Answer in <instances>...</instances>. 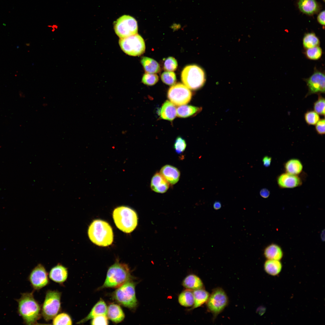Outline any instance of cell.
I'll return each mask as SVG.
<instances>
[{
  "label": "cell",
  "instance_id": "6da1fadb",
  "mask_svg": "<svg viewBox=\"0 0 325 325\" xmlns=\"http://www.w3.org/2000/svg\"><path fill=\"white\" fill-rule=\"evenodd\" d=\"M20 297L16 299L18 304L17 312L26 325L38 324L37 320L41 317V308L35 299L33 292L21 293Z\"/></svg>",
  "mask_w": 325,
  "mask_h": 325
},
{
  "label": "cell",
  "instance_id": "7a4b0ae2",
  "mask_svg": "<svg viewBox=\"0 0 325 325\" xmlns=\"http://www.w3.org/2000/svg\"><path fill=\"white\" fill-rule=\"evenodd\" d=\"M88 235L91 241L101 246H107L112 243L113 235L112 228L107 222L99 219L94 220L89 226Z\"/></svg>",
  "mask_w": 325,
  "mask_h": 325
},
{
  "label": "cell",
  "instance_id": "3957f363",
  "mask_svg": "<svg viewBox=\"0 0 325 325\" xmlns=\"http://www.w3.org/2000/svg\"><path fill=\"white\" fill-rule=\"evenodd\" d=\"M132 279L128 266L117 261L109 268L104 283L100 288H117Z\"/></svg>",
  "mask_w": 325,
  "mask_h": 325
},
{
  "label": "cell",
  "instance_id": "277c9868",
  "mask_svg": "<svg viewBox=\"0 0 325 325\" xmlns=\"http://www.w3.org/2000/svg\"><path fill=\"white\" fill-rule=\"evenodd\" d=\"M113 216L116 226L125 233L131 232L138 224L136 213L128 207L122 206L117 207L113 211Z\"/></svg>",
  "mask_w": 325,
  "mask_h": 325
},
{
  "label": "cell",
  "instance_id": "5b68a950",
  "mask_svg": "<svg viewBox=\"0 0 325 325\" xmlns=\"http://www.w3.org/2000/svg\"><path fill=\"white\" fill-rule=\"evenodd\" d=\"M135 286V283L132 280L127 281L117 287L113 292V298L123 306L130 309H135L138 305Z\"/></svg>",
  "mask_w": 325,
  "mask_h": 325
},
{
  "label": "cell",
  "instance_id": "8992f818",
  "mask_svg": "<svg viewBox=\"0 0 325 325\" xmlns=\"http://www.w3.org/2000/svg\"><path fill=\"white\" fill-rule=\"evenodd\" d=\"M181 79L185 85L189 89L194 90L201 88L206 81L204 71L195 65L186 66L182 71Z\"/></svg>",
  "mask_w": 325,
  "mask_h": 325
},
{
  "label": "cell",
  "instance_id": "52a82bcc",
  "mask_svg": "<svg viewBox=\"0 0 325 325\" xmlns=\"http://www.w3.org/2000/svg\"><path fill=\"white\" fill-rule=\"evenodd\" d=\"M61 293L56 290H48L42 308L41 314L45 320L53 319L61 309Z\"/></svg>",
  "mask_w": 325,
  "mask_h": 325
},
{
  "label": "cell",
  "instance_id": "ba28073f",
  "mask_svg": "<svg viewBox=\"0 0 325 325\" xmlns=\"http://www.w3.org/2000/svg\"><path fill=\"white\" fill-rule=\"evenodd\" d=\"M119 44L122 50L130 56H136L143 54L145 50V45L142 37L136 34L125 38H120Z\"/></svg>",
  "mask_w": 325,
  "mask_h": 325
},
{
  "label": "cell",
  "instance_id": "9c48e42d",
  "mask_svg": "<svg viewBox=\"0 0 325 325\" xmlns=\"http://www.w3.org/2000/svg\"><path fill=\"white\" fill-rule=\"evenodd\" d=\"M114 28L115 33L120 38L136 34L138 31L137 21L128 15H124L119 18L114 23Z\"/></svg>",
  "mask_w": 325,
  "mask_h": 325
},
{
  "label": "cell",
  "instance_id": "30bf717a",
  "mask_svg": "<svg viewBox=\"0 0 325 325\" xmlns=\"http://www.w3.org/2000/svg\"><path fill=\"white\" fill-rule=\"evenodd\" d=\"M228 302V298L224 291L221 288H217L214 289L209 295L207 305L215 318L224 310Z\"/></svg>",
  "mask_w": 325,
  "mask_h": 325
},
{
  "label": "cell",
  "instance_id": "8fae6325",
  "mask_svg": "<svg viewBox=\"0 0 325 325\" xmlns=\"http://www.w3.org/2000/svg\"><path fill=\"white\" fill-rule=\"evenodd\" d=\"M192 96L191 91L184 84L178 83L173 85L168 90L167 97L175 105L181 106L188 103Z\"/></svg>",
  "mask_w": 325,
  "mask_h": 325
},
{
  "label": "cell",
  "instance_id": "7c38bea8",
  "mask_svg": "<svg viewBox=\"0 0 325 325\" xmlns=\"http://www.w3.org/2000/svg\"><path fill=\"white\" fill-rule=\"evenodd\" d=\"M28 280L34 290H39L46 286L49 283L48 274L44 267L39 264L31 271Z\"/></svg>",
  "mask_w": 325,
  "mask_h": 325
},
{
  "label": "cell",
  "instance_id": "4fadbf2b",
  "mask_svg": "<svg viewBox=\"0 0 325 325\" xmlns=\"http://www.w3.org/2000/svg\"><path fill=\"white\" fill-rule=\"evenodd\" d=\"M308 88L306 96L312 94L325 93V74L319 71H315L309 78L305 79Z\"/></svg>",
  "mask_w": 325,
  "mask_h": 325
},
{
  "label": "cell",
  "instance_id": "5bb4252c",
  "mask_svg": "<svg viewBox=\"0 0 325 325\" xmlns=\"http://www.w3.org/2000/svg\"><path fill=\"white\" fill-rule=\"evenodd\" d=\"M277 185L281 188H293L301 186L303 182L298 175L285 172L278 176L277 178Z\"/></svg>",
  "mask_w": 325,
  "mask_h": 325
},
{
  "label": "cell",
  "instance_id": "9a60e30c",
  "mask_svg": "<svg viewBox=\"0 0 325 325\" xmlns=\"http://www.w3.org/2000/svg\"><path fill=\"white\" fill-rule=\"evenodd\" d=\"M160 172L169 184H174L179 180L180 172L173 166L169 165L164 166L160 169Z\"/></svg>",
  "mask_w": 325,
  "mask_h": 325
},
{
  "label": "cell",
  "instance_id": "2e32d148",
  "mask_svg": "<svg viewBox=\"0 0 325 325\" xmlns=\"http://www.w3.org/2000/svg\"><path fill=\"white\" fill-rule=\"evenodd\" d=\"M169 183L160 173H156L152 177L150 184L152 190L155 192L163 193L169 187Z\"/></svg>",
  "mask_w": 325,
  "mask_h": 325
},
{
  "label": "cell",
  "instance_id": "e0dca14e",
  "mask_svg": "<svg viewBox=\"0 0 325 325\" xmlns=\"http://www.w3.org/2000/svg\"><path fill=\"white\" fill-rule=\"evenodd\" d=\"M107 307L105 302L101 299L93 307L88 314L77 323H84L90 319L101 315H106Z\"/></svg>",
  "mask_w": 325,
  "mask_h": 325
},
{
  "label": "cell",
  "instance_id": "ac0fdd59",
  "mask_svg": "<svg viewBox=\"0 0 325 325\" xmlns=\"http://www.w3.org/2000/svg\"><path fill=\"white\" fill-rule=\"evenodd\" d=\"M68 277L67 268L60 264L53 267L49 273L50 278L54 281L62 283L67 279Z\"/></svg>",
  "mask_w": 325,
  "mask_h": 325
},
{
  "label": "cell",
  "instance_id": "d6986e66",
  "mask_svg": "<svg viewBox=\"0 0 325 325\" xmlns=\"http://www.w3.org/2000/svg\"><path fill=\"white\" fill-rule=\"evenodd\" d=\"M298 8L303 13L308 15H313L320 9V6L316 0H299Z\"/></svg>",
  "mask_w": 325,
  "mask_h": 325
},
{
  "label": "cell",
  "instance_id": "ffe728a7",
  "mask_svg": "<svg viewBox=\"0 0 325 325\" xmlns=\"http://www.w3.org/2000/svg\"><path fill=\"white\" fill-rule=\"evenodd\" d=\"M106 315L108 318L116 323L122 321L125 317L120 306L114 303L110 304L107 307Z\"/></svg>",
  "mask_w": 325,
  "mask_h": 325
},
{
  "label": "cell",
  "instance_id": "44dd1931",
  "mask_svg": "<svg viewBox=\"0 0 325 325\" xmlns=\"http://www.w3.org/2000/svg\"><path fill=\"white\" fill-rule=\"evenodd\" d=\"M159 116L162 119L172 121L177 116V109L175 105L171 101H166L161 107Z\"/></svg>",
  "mask_w": 325,
  "mask_h": 325
},
{
  "label": "cell",
  "instance_id": "7402d4cb",
  "mask_svg": "<svg viewBox=\"0 0 325 325\" xmlns=\"http://www.w3.org/2000/svg\"><path fill=\"white\" fill-rule=\"evenodd\" d=\"M284 168L285 172L299 175L303 170V165L299 159L292 158L289 159L284 163Z\"/></svg>",
  "mask_w": 325,
  "mask_h": 325
},
{
  "label": "cell",
  "instance_id": "603a6c76",
  "mask_svg": "<svg viewBox=\"0 0 325 325\" xmlns=\"http://www.w3.org/2000/svg\"><path fill=\"white\" fill-rule=\"evenodd\" d=\"M182 284L185 288L192 290L203 288V286L201 279L193 274L187 276L183 280Z\"/></svg>",
  "mask_w": 325,
  "mask_h": 325
},
{
  "label": "cell",
  "instance_id": "cb8c5ba5",
  "mask_svg": "<svg viewBox=\"0 0 325 325\" xmlns=\"http://www.w3.org/2000/svg\"><path fill=\"white\" fill-rule=\"evenodd\" d=\"M264 255L267 259L280 260L283 257V252L281 248L279 246L272 244L265 248Z\"/></svg>",
  "mask_w": 325,
  "mask_h": 325
},
{
  "label": "cell",
  "instance_id": "d4e9b609",
  "mask_svg": "<svg viewBox=\"0 0 325 325\" xmlns=\"http://www.w3.org/2000/svg\"><path fill=\"white\" fill-rule=\"evenodd\" d=\"M141 63L146 73H156L161 71L159 64L152 58L147 57H143L141 60Z\"/></svg>",
  "mask_w": 325,
  "mask_h": 325
},
{
  "label": "cell",
  "instance_id": "484cf974",
  "mask_svg": "<svg viewBox=\"0 0 325 325\" xmlns=\"http://www.w3.org/2000/svg\"><path fill=\"white\" fill-rule=\"evenodd\" d=\"M202 110L200 107L191 105H183L177 109V116L180 118H186L195 115Z\"/></svg>",
  "mask_w": 325,
  "mask_h": 325
},
{
  "label": "cell",
  "instance_id": "4316f807",
  "mask_svg": "<svg viewBox=\"0 0 325 325\" xmlns=\"http://www.w3.org/2000/svg\"><path fill=\"white\" fill-rule=\"evenodd\" d=\"M265 271L268 274L272 276H276L281 272L282 265L280 260L267 259L264 265Z\"/></svg>",
  "mask_w": 325,
  "mask_h": 325
},
{
  "label": "cell",
  "instance_id": "83f0119b",
  "mask_svg": "<svg viewBox=\"0 0 325 325\" xmlns=\"http://www.w3.org/2000/svg\"><path fill=\"white\" fill-rule=\"evenodd\" d=\"M194 302L193 308L200 307L207 302L209 297V293L203 288L193 290Z\"/></svg>",
  "mask_w": 325,
  "mask_h": 325
},
{
  "label": "cell",
  "instance_id": "f1b7e54d",
  "mask_svg": "<svg viewBox=\"0 0 325 325\" xmlns=\"http://www.w3.org/2000/svg\"><path fill=\"white\" fill-rule=\"evenodd\" d=\"M178 301L181 305L185 307L193 306L194 302L193 290L187 289L179 295Z\"/></svg>",
  "mask_w": 325,
  "mask_h": 325
},
{
  "label": "cell",
  "instance_id": "f546056e",
  "mask_svg": "<svg viewBox=\"0 0 325 325\" xmlns=\"http://www.w3.org/2000/svg\"><path fill=\"white\" fill-rule=\"evenodd\" d=\"M302 44L304 48L306 49L319 46L320 41L314 33L309 32L304 35L303 38Z\"/></svg>",
  "mask_w": 325,
  "mask_h": 325
},
{
  "label": "cell",
  "instance_id": "4dcf8cb0",
  "mask_svg": "<svg viewBox=\"0 0 325 325\" xmlns=\"http://www.w3.org/2000/svg\"><path fill=\"white\" fill-rule=\"evenodd\" d=\"M305 53L308 59L312 60H317L321 57L322 50L319 46H317L306 49Z\"/></svg>",
  "mask_w": 325,
  "mask_h": 325
},
{
  "label": "cell",
  "instance_id": "1f68e13d",
  "mask_svg": "<svg viewBox=\"0 0 325 325\" xmlns=\"http://www.w3.org/2000/svg\"><path fill=\"white\" fill-rule=\"evenodd\" d=\"M53 325H72V321L70 316L67 314L63 313L55 316L53 319Z\"/></svg>",
  "mask_w": 325,
  "mask_h": 325
},
{
  "label": "cell",
  "instance_id": "d6a6232c",
  "mask_svg": "<svg viewBox=\"0 0 325 325\" xmlns=\"http://www.w3.org/2000/svg\"><path fill=\"white\" fill-rule=\"evenodd\" d=\"M317 100L314 103V111L318 114L324 116H325V98L320 94H318Z\"/></svg>",
  "mask_w": 325,
  "mask_h": 325
},
{
  "label": "cell",
  "instance_id": "836d02e7",
  "mask_svg": "<svg viewBox=\"0 0 325 325\" xmlns=\"http://www.w3.org/2000/svg\"><path fill=\"white\" fill-rule=\"evenodd\" d=\"M161 79L165 84L169 85H173L176 81L175 74L173 72L166 71L161 74Z\"/></svg>",
  "mask_w": 325,
  "mask_h": 325
},
{
  "label": "cell",
  "instance_id": "e575fe53",
  "mask_svg": "<svg viewBox=\"0 0 325 325\" xmlns=\"http://www.w3.org/2000/svg\"><path fill=\"white\" fill-rule=\"evenodd\" d=\"M305 119L308 125H314L320 120L319 114L313 110L307 111L304 115Z\"/></svg>",
  "mask_w": 325,
  "mask_h": 325
},
{
  "label": "cell",
  "instance_id": "d590c367",
  "mask_svg": "<svg viewBox=\"0 0 325 325\" xmlns=\"http://www.w3.org/2000/svg\"><path fill=\"white\" fill-rule=\"evenodd\" d=\"M158 80L159 77L156 74L146 73L142 76V82L145 85L151 86L156 84Z\"/></svg>",
  "mask_w": 325,
  "mask_h": 325
},
{
  "label": "cell",
  "instance_id": "8d00e7d4",
  "mask_svg": "<svg viewBox=\"0 0 325 325\" xmlns=\"http://www.w3.org/2000/svg\"><path fill=\"white\" fill-rule=\"evenodd\" d=\"M178 62L173 57H169L167 58L164 63V69L166 71L173 72L177 68Z\"/></svg>",
  "mask_w": 325,
  "mask_h": 325
},
{
  "label": "cell",
  "instance_id": "74e56055",
  "mask_svg": "<svg viewBox=\"0 0 325 325\" xmlns=\"http://www.w3.org/2000/svg\"><path fill=\"white\" fill-rule=\"evenodd\" d=\"M186 144L185 141L180 136L177 137L175 141L174 148L175 152L180 154L184 152L185 149Z\"/></svg>",
  "mask_w": 325,
  "mask_h": 325
},
{
  "label": "cell",
  "instance_id": "f35d334b",
  "mask_svg": "<svg viewBox=\"0 0 325 325\" xmlns=\"http://www.w3.org/2000/svg\"><path fill=\"white\" fill-rule=\"evenodd\" d=\"M108 318L106 315H101L97 316L92 319L91 324L107 325L108 324Z\"/></svg>",
  "mask_w": 325,
  "mask_h": 325
},
{
  "label": "cell",
  "instance_id": "ab89813d",
  "mask_svg": "<svg viewBox=\"0 0 325 325\" xmlns=\"http://www.w3.org/2000/svg\"><path fill=\"white\" fill-rule=\"evenodd\" d=\"M325 121L324 118L321 119L315 124V129L318 134L323 135L325 134Z\"/></svg>",
  "mask_w": 325,
  "mask_h": 325
},
{
  "label": "cell",
  "instance_id": "60d3db41",
  "mask_svg": "<svg viewBox=\"0 0 325 325\" xmlns=\"http://www.w3.org/2000/svg\"><path fill=\"white\" fill-rule=\"evenodd\" d=\"M318 22L321 25H325V11H322L319 13L317 18Z\"/></svg>",
  "mask_w": 325,
  "mask_h": 325
},
{
  "label": "cell",
  "instance_id": "b9f144b4",
  "mask_svg": "<svg viewBox=\"0 0 325 325\" xmlns=\"http://www.w3.org/2000/svg\"><path fill=\"white\" fill-rule=\"evenodd\" d=\"M262 161L264 166L266 167H268L271 164L272 158L268 156H265L263 158Z\"/></svg>",
  "mask_w": 325,
  "mask_h": 325
},
{
  "label": "cell",
  "instance_id": "7bdbcfd3",
  "mask_svg": "<svg viewBox=\"0 0 325 325\" xmlns=\"http://www.w3.org/2000/svg\"><path fill=\"white\" fill-rule=\"evenodd\" d=\"M260 194L262 197L267 198L269 196L270 192L267 189L263 188L260 191Z\"/></svg>",
  "mask_w": 325,
  "mask_h": 325
},
{
  "label": "cell",
  "instance_id": "ee69618b",
  "mask_svg": "<svg viewBox=\"0 0 325 325\" xmlns=\"http://www.w3.org/2000/svg\"><path fill=\"white\" fill-rule=\"evenodd\" d=\"M221 206V203L218 201H216L214 202L213 207L215 210H218L220 209Z\"/></svg>",
  "mask_w": 325,
  "mask_h": 325
},
{
  "label": "cell",
  "instance_id": "f6af8a7d",
  "mask_svg": "<svg viewBox=\"0 0 325 325\" xmlns=\"http://www.w3.org/2000/svg\"><path fill=\"white\" fill-rule=\"evenodd\" d=\"M47 27L51 29V31L52 32H54L58 28V26L57 24H55L53 25H48L47 26Z\"/></svg>",
  "mask_w": 325,
  "mask_h": 325
}]
</instances>
